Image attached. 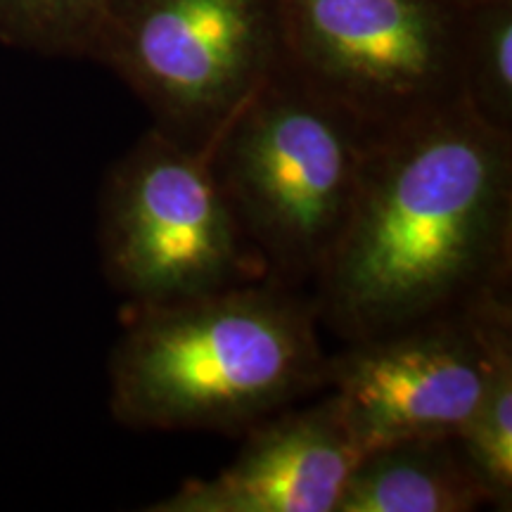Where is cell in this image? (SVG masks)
Wrapping results in <instances>:
<instances>
[{"label": "cell", "instance_id": "cell-1", "mask_svg": "<svg viewBox=\"0 0 512 512\" xmlns=\"http://www.w3.org/2000/svg\"><path fill=\"white\" fill-rule=\"evenodd\" d=\"M510 275L512 133L460 100L373 138L311 299L354 342L456 313Z\"/></svg>", "mask_w": 512, "mask_h": 512}, {"label": "cell", "instance_id": "cell-2", "mask_svg": "<svg viewBox=\"0 0 512 512\" xmlns=\"http://www.w3.org/2000/svg\"><path fill=\"white\" fill-rule=\"evenodd\" d=\"M128 311L107 361L110 413L128 430L242 434L325 389L320 320L299 287L259 278Z\"/></svg>", "mask_w": 512, "mask_h": 512}, {"label": "cell", "instance_id": "cell-3", "mask_svg": "<svg viewBox=\"0 0 512 512\" xmlns=\"http://www.w3.org/2000/svg\"><path fill=\"white\" fill-rule=\"evenodd\" d=\"M377 133L278 62L209 145L211 164L268 278H318L356 202Z\"/></svg>", "mask_w": 512, "mask_h": 512}, {"label": "cell", "instance_id": "cell-4", "mask_svg": "<svg viewBox=\"0 0 512 512\" xmlns=\"http://www.w3.org/2000/svg\"><path fill=\"white\" fill-rule=\"evenodd\" d=\"M102 273L128 306L171 304L268 278L230 209L209 147L152 126L100 195Z\"/></svg>", "mask_w": 512, "mask_h": 512}, {"label": "cell", "instance_id": "cell-5", "mask_svg": "<svg viewBox=\"0 0 512 512\" xmlns=\"http://www.w3.org/2000/svg\"><path fill=\"white\" fill-rule=\"evenodd\" d=\"M280 64L373 133L460 102L453 0H278Z\"/></svg>", "mask_w": 512, "mask_h": 512}, {"label": "cell", "instance_id": "cell-6", "mask_svg": "<svg viewBox=\"0 0 512 512\" xmlns=\"http://www.w3.org/2000/svg\"><path fill=\"white\" fill-rule=\"evenodd\" d=\"M91 62L138 95L159 131L209 147L278 67V0H124Z\"/></svg>", "mask_w": 512, "mask_h": 512}, {"label": "cell", "instance_id": "cell-7", "mask_svg": "<svg viewBox=\"0 0 512 512\" xmlns=\"http://www.w3.org/2000/svg\"><path fill=\"white\" fill-rule=\"evenodd\" d=\"M328 356L325 389L361 453L415 439H458L482 399L489 342L465 306Z\"/></svg>", "mask_w": 512, "mask_h": 512}, {"label": "cell", "instance_id": "cell-8", "mask_svg": "<svg viewBox=\"0 0 512 512\" xmlns=\"http://www.w3.org/2000/svg\"><path fill=\"white\" fill-rule=\"evenodd\" d=\"M216 477L185 479L145 512H337L361 460L330 394L249 427Z\"/></svg>", "mask_w": 512, "mask_h": 512}, {"label": "cell", "instance_id": "cell-9", "mask_svg": "<svg viewBox=\"0 0 512 512\" xmlns=\"http://www.w3.org/2000/svg\"><path fill=\"white\" fill-rule=\"evenodd\" d=\"M489 505L458 439H415L363 453L337 512H472Z\"/></svg>", "mask_w": 512, "mask_h": 512}, {"label": "cell", "instance_id": "cell-10", "mask_svg": "<svg viewBox=\"0 0 512 512\" xmlns=\"http://www.w3.org/2000/svg\"><path fill=\"white\" fill-rule=\"evenodd\" d=\"M482 318L489 368L482 399L458 446L496 510L512 508V292L494 290L470 304Z\"/></svg>", "mask_w": 512, "mask_h": 512}, {"label": "cell", "instance_id": "cell-11", "mask_svg": "<svg viewBox=\"0 0 512 512\" xmlns=\"http://www.w3.org/2000/svg\"><path fill=\"white\" fill-rule=\"evenodd\" d=\"M460 100L484 124L512 133V0L465 12Z\"/></svg>", "mask_w": 512, "mask_h": 512}, {"label": "cell", "instance_id": "cell-12", "mask_svg": "<svg viewBox=\"0 0 512 512\" xmlns=\"http://www.w3.org/2000/svg\"><path fill=\"white\" fill-rule=\"evenodd\" d=\"M124 0H0V43L43 57L91 60Z\"/></svg>", "mask_w": 512, "mask_h": 512}, {"label": "cell", "instance_id": "cell-13", "mask_svg": "<svg viewBox=\"0 0 512 512\" xmlns=\"http://www.w3.org/2000/svg\"><path fill=\"white\" fill-rule=\"evenodd\" d=\"M453 3L458 5L460 10L467 12V10H475L479 5H486V3H496V0H453Z\"/></svg>", "mask_w": 512, "mask_h": 512}]
</instances>
